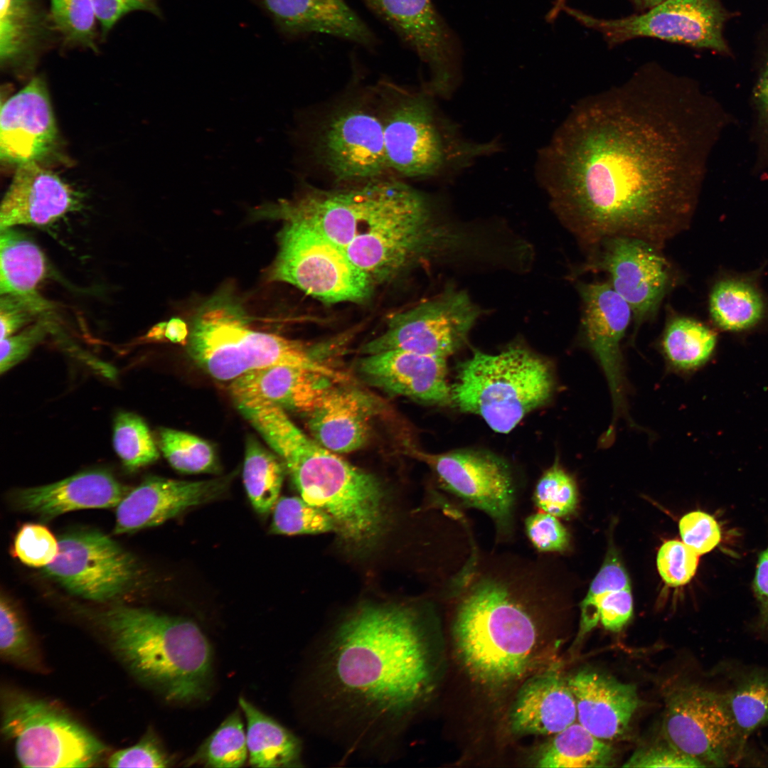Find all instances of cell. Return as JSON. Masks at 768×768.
Returning <instances> with one entry per match:
<instances>
[{
	"mask_svg": "<svg viewBox=\"0 0 768 768\" xmlns=\"http://www.w3.org/2000/svg\"><path fill=\"white\" fill-rule=\"evenodd\" d=\"M238 408L278 455L300 497L330 516L342 540L358 550L375 543L386 521L377 478L306 434L281 407L251 400Z\"/></svg>",
	"mask_w": 768,
	"mask_h": 768,
	"instance_id": "5",
	"label": "cell"
},
{
	"mask_svg": "<svg viewBox=\"0 0 768 768\" xmlns=\"http://www.w3.org/2000/svg\"><path fill=\"white\" fill-rule=\"evenodd\" d=\"M1 656L23 668L41 671V659L34 640L21 616L5 596L0 601Z\"/></svg>",
	"mask_w": 768,
	"mask_h": 768,
	"instance_id": "42",
	"label": "cell"
},
{
	"mask_svg": "<svg viewBox=\"0 0 768 768\" xmlns=\"http://www.w3.org/2000/svg\"><path fill=\"white\" fill-rule=\"evenodd\" d=\"M626 767H704L699 760L681 752L665 740L636 750L623 765Z\"/></svg>",
	"mask_w": 768,
	"mask_h": 768,
	"instance_id": "54",
	"label": "cell"
},
{
	"mask_svg": "<svg viewBox=\"0 0 768 768\" xmlns=\"http://www.w3.org/2000/svg\"><path fill=\"white\" fill-rule=\"evenodd\" d=\"M481 314L464 291L449 287L438 297L395 316L361 351L369 355L400 350L446 358L464 343Z\"/></svg>",
	"mask_w": 768,
	"mask_h": 768,
	"instance_id": "18",
	"label": "cell"
},
{
	"mask_svg": "<svg viewBox=\"0 0 768 768\" xmlns=\"http://www.w3.org/2000/svg\"><path fill=\"white\" fill-rule=\"evenodd\" d=\"M159 0H92L100 36L105 39L116 24L134 11H146L162 18Z\"/></svg>",
	"mask_w": 768,
	"mask_h": 768,
	"instance_id": "55",
	"label": "cell"
},
{
	"mask_svg": "<svg viewBox=\"0 0 768 768\" xmlns=\"http://www.w3.org/2000/svg\"><path fill=\"white\" fill-rule=\"evenodd\" d=\"M58 552V540L41 524L26 523L18 531L13 553L23 564L44 567L50 564Z\"/></svg>",
	"mask_w": 768,
	"mask_h": 768,
	"instance_id": "47",
	"label": "cell"
},
{
	"mask_svg": "<svg viewBox=\"0 0 768 768\" xmlns=\"http://www.w3.org/2000/svg\"><path fill=\"white\" fill-rule=\"evenodd\" d=\"M567 0H553L552 6L546 15V20L549 23H553L555 21L560 13L562 11L563 7L567 4Z\"/></svg>",
	"mask_w": 768,
	"mask_h": 768,
	"instance_id": "60",
	"label": "cell"
},
{
	"mask_svg": "<svg viewBox=\"0 0 768 768\" xmlns=\"http://www.w3.org/2000/svg\"><path fill=\"white\" fill-rule=\"evenodd\" d=\"M437 200L388 176L341 186L326 198L321 225L373 281L437 255L450 232Z\"/></svg>",
	"mask_w": 768,
	"mask_h": 768,
	"instance_id": "4",
	"label": "cell"
},
{
	"mask_svg": "<svg viewBox=\"0 0 768 768\" xmlns=\"http://www.w3.org/2000/svg\"><path fill=\"white\" fill-rule=\"evenodd\" d=\"M107 762L110 767H169L174 761L149 730L137 744L113 753Z\"/></svg>",
	"mask_w": 768,
	"mask_h": 768,
	"instance_id": "49",
	"label": "cell"
},
{
	"mask_svg": "<svg viewBox=\"0 0 768 768\" xmlns=\"http://www.w3.org/2000/svg\"><path fill=\"white\" fill-rule=\"evenodd\" d=\"M359 370L373 385L432 405L452 403L446 358L390 350L366 355Z\"/></svg>",
	"mask_w": 768,
	"mask_h": 768,
	"instance_id": "23",
	"label": "cell"
},
{
	"mask_svg": "<svg viewBox=\"0 0 768 768\" xmlns=\"http://www.w3.org/2000/svg\"><path fill=\"white\" fill-rule=\"evenodd\" d=\"M282 222L269 279L327 302H358L369 294L372 282L343 249L302 223Z\"/></svg>",
	"mask_w": 768,
	"mask_h": 768,
	"instance_id": "12",
	"label": "cell"
},
{
	"mask_svg": "<svg viewBox=\"0 0 768 768\" xmlns=\"http://www.w3.org/2000/svg\"><path fill=\"white\" fill-rule=\"evenodd\" d=\"M188 330L186 323L178 318H173L166 323L165 337L172 342L186 344Z\"/></svg>",
	"mask_w": 768,
	"mask_h": 768,
	"instance_id": "59",
	"label": "cell"
},
{
	"mask_svg": "<svg viewBox=\"0 0 768 768\" xmlns=\"http://www.w3.org/2000/svg\"><path fill=\"white\" fill-rule=\"evenodd\" d=\"M669 265L660 251L640 240H605L584 270L609 273L610 284L629 304L636 325L656 313L670 282Z\"/></svg>",
	"mask_w": 768,
	"mask_h": 768,
	"instance_id": "20",
	"label": "cell"
},
{
	"mask_svg": "<svg viewBox=\"0 0 768 768\" xmlns=\"http://www.w3.org/2000/svg\"><path fill=\"white\" fill-rule=\"evenodd\" d=\"M242 306L228 292L210 298L194 317L188 339L193 360L212 378L233 381L271 366L311 370L337 383L346 373L321 361L300 341L254 329Z\"/></svg>",
	"mask_w": 768,
	"mask_h": 768,
	"instance_id": "8",
	"label": "cell"
},
{
	"mask_svg": "<svg viewBox=\"0 0 768 768\" xmlns=\"http://www.w3.org/2000/svg\"><path fill=\"white\" fill-rule=\"evenodd\" d=\"M599 621L611 631H619L629 621L633 613L631 587L613 590L606 594L599 602Z\"/></svg>",
	"mask_w": 768,
	"mask_h": 768,
	"instance_id": "57",
	"label": "cell"
},
{
	"mask_svg": "<svg viewBox=\"0 0 768 768\" xmlns=\"http://www.w3.org/2000/svg\"><path fill=\"white\" fill-rule=\"evenodd\" d=\"M43 574L69 593L106 602L134 590L142 577L136 558L109 536L92 529L63 534L55 560Z\"/></svg>",
	"mask_w": 768,
	"mask_h": 768,
	"instance_id": "14",
	"label": "cell"
},
{
	"mask_svg": "<svg viewBox=\"0 0 768 768\" xmlns=\"http://www.w3.org/2000/svg\"><path fill=\"white\" fill-rule=\"evenodd\" d=\"M363 1L427 66L423 87L436 97H452L462 80V47L432 0Z\"/></svg>",
	"mask_w": 768,
	"mask_h": 768,
	"instance_id": "16",
	"label": "cell"
},
{
	"mask_svg": "<svg viewBox=\"0 0 768 768\" xmlns=\"http://www.w3.org/2000/svg\"><path fill=\"white\" fill-rule=\"evenodd\" d=\"M713 321L728 331H741L757 324L763 317V299L751 284L736 279L718 282L710 296Z\"/></svg>",
	"mask_w": 768,
	"mask_h": 768,
	"instance_id": "37",
	"label": "cell"
},
{
	"mask_svg": "<svg viewBox=\"0 0 768 768\" xmlns=\"http://www.w3.org/2000/svg\"><path fill=\"white\" fill-rule=\"evenodd\" d=\"M2 735L23 767H90L107 747L60 706L14 688L1 695Z\"/></svg>",
	"mask_w": 768,
	"mask_h": 768,
	"instance_id": "11",
	"label": "cell"
},
{
	"mask_svg": "<svg viewBox=\"0 0 768 768\" xmlns=\"http://www.w3.org/2000/svg\"><path fill=\"white\" fill-rule=\"evenodd\" d=\"M91 614L126 668L166 700L190 703L208 694L212 649L194 622L124 605Z\"/></svg>",
	"mask_w": 768,
	"mask_h": 768,
	"instance_id": "6",
	"label": "cell"
},
{
	"mask_svg": "<svg viewBox=\"0 0 768 768\" xmlns=\"http://www.w3.org/2000/svg\"><path fill=\"white\" fill-rule=\"evenodd\" d=\"M722 693L737 733L742 759L750 737L768 725V670L746 671Z\"/></svg>",
	"mask_w": 768,
	"mask_h": 768,
	"instance_id": "35",
	"label": "cell"
},
{
	"mask_svg": "<svg viewBox=\"0 0 768 768\" xmlns=\"http://www.w3.org/2000/svg\"><path fill=\"white\" fill-rule=\"evenodd\" d=\"M57 127L44 81L33 78L1 105L0 156L7 164L39 162L57 142Z\"/></svg>",
	"mask_w": 768,
	"mask_h": 768,
	"instance_id": "22",
	"label": "cell"
},
{
	"mask_svg": "<svg viewBox=\"0 0 768 768\" xmlns=\"http://www.w3.org/2000/svg\"><path fill=\"white\" fill-rule=\"evenodd\" d=\"M562 11L599 33L609 46L649 37L730 53L723 35L729 14L719 0H667L641 14L619 18H597L567 4Z\"/></svg>",
	"mask_w": 768,
	"mask_h": 768,
	"instance_id": "13",
	"label": "cell"
},
{
	"mask_svg": "<svg viewBox=\"0 0 768 768\" xmlns=\"http://www.w3.org/2000/svg\"><path fill=\"white\" fill-rule=\"evenodd\" d=\"M239 704L246 719L250 764L255 767H300L299 740L245 698H239Z\"/></svg>",
	"mask_w": 768,
	"mask_h": 768,
	"instance_id": "32",
	"label": "cell"
},
{
	"mask_svg": "<svg viewBox=\"0 0 768 768\" xmlns=\"http://www.w3.org/2000/svg\"><path fill=\"white\" fill-rule=\"evenodd\" d=\"M578 291L583 302L584 340L603 371L612 398V419L601 437L612 443L619 418L631 427L634 424L628 410L629 386L620 348L633 313L610 283H580Z\"/></svg>",
	"mask_w": 768,
	"mask_h": 768,
	"instance_id": "19",
	"label": "cell"
},
{
	"mask_svg": "<svg viewBox=\"0 0 768 768\" xmlns=\"http://www.w3.org/2000/svg\"><path fill=\"white\" fill-rule=\"evenodd\" d=\"M656 564L663 581L678 587L687 584L695 575L698 555L683 541L670 540L658 550Z\"/></svg>",
	"mask_w": 768,
	"mask_h": 768,
	"instance_id": "48",
	"label": "cell"
},
{
	"mask_svg": "<svg viewBox=\"0 0 768 768\" xmlns=\"http://www.w3.org/2000/svg\"><path fill=\"white\" fill-rule=\"evenodd\" d=\"M270 530L274 534L304 535L335 532L332 519L301 497H281L273 510Z\"/></svg>",
	"mask_w": 768,
	"mask_h": 768,
	"instance_id": "44",
	"label": "cell"
},
{
	"mask_svg": "<svg viewBox=\"0 0 768 768\" xmlns=\"http://www.w3.org/2000/svg\"><path fill=\"white\" fill-rule=\"evenodd\" d=\"M452 403L480 416L494 431L508 433L555 389L551 366L521 345L496 354L479 351L459 365Z\"/></svg>",
	"mask_w": 768,
	"mask_h": 768,
	"instance_id": "9",
	"label": "cell"
},
{
	"mask_svg": "<svg viewBox=\"0 0 768 768\" xmlns=\"http://www.w3.org/2000/svg\"><path fill=\"white\" fill-rule=\"evenodd\" d=\"M533 501L540 511L557 518L567 517L575 512L578 502L576 483L558 460L538 481Z\"/></svg>",
	"mask_w": 768,
	"mask_h": 768,
	"instance_id": "45",
	"label": "cell"
},
{
	"mask_svg": "<svg viewBox=\"0 0 768 768\" xmlns=\"http://www.w3.org/2000/svg\"><path fill=\"white\" fill-rule=\"evenodd\" d=\"M637 7L641 9H651L667 0H631Z\"/></svg>",
	"mask_w": 768,
	"mask_h": 768,
	"instance_id": "62",
	"label": "cell"
},
{
	"mask_svg": "<svg viewBox=\"0 0 768 768\" xmlns=\"http://www.w3.org/2000/svg\"><path fill=\"white\" fill-rule=\"evenodd\" d=\"M577 707L567 679L555 669L529 678L519 690L509 716L517 735H553L575 722Z\"/></svg>",
	"mask_w": 768,
	"mask_h": 768,
	"instance_id": "30",
	"label": "cell"
},
{
	"mask_svg": "<svg viewBox=\"0 0 768 768\" xmlns=\"http://www.w3.org/2000/svg\"><path fill=\"white\" fill-rule=\"evenodd\" d=\"M665 740L705 767L740 762L739 740L722 693L688 684L671 690L663 720Z\"/></svg>",
	"mask_w": 768,
	"mask_h": 768,
	"instance_id": "15",
	"label": "cell"
},
{
	"mask_svg": "<svg viewBox=\"0 0 768 768\" xmlns=\"http://www.w3.org/2000/svg\"><path fill=\"white\" fill-rule=\"evenodd\" d=\"M373 88L393 176L450 181L501 149L495 139L476 142L466 137L423 87L412 90L381 80Z\"/></svg>",
	"mask_w": 768,
	"mask_h": 768,
	"instance_id": "7",
	"label": "cell"
},
{
	"mask_svg": "<svg viewBox=\"0 0 768 768\" xmlns=\"http://www.w3.org/2000/svg\"><path fill=\"white\" fill-rule=\"evenodd\" d=\"M309 142L313 159L334 186L392 176L373 86L334 103L314 124Z\"/></svg>",
	"mask_w": 768,
	"mask_h": 768,
	"instance_id": "10",
	"label": "cell"
},
{
	"mask_svg": "<svg viewBox=\"0 0 768 768\" xmlns=\"http://www.w3.org/2000/svg\"><path fill=\"white\" fill-rule=\"evenodd\" d=\"M48 308V302L38 295H1V340L13 335L18 329L32 322Z\"/></svg>",
	"mask_w": 768,
	"mask_h": 768,
	"instance_id": "51",
	"label": "cell"
},
{
	"mask_svg": "<svg viewBox=\"0 0 768 768\" xmlns=\"http://www.w3.org/2000/svg\"><path fill=\"white\" fill-rule=\"evenodd\" d=\"M55 33L40 0H0L1 65L30 63Z\"/></svg>",
	"mask_w": 768,
	"mask_h": 768,
	"instance_id": "31",
	"label": "cell"
},
{
	"mask_svg": "<svg viewBox=\"0 0 768 768\" xmlns=\"http://www.w3.org/2000/svg\"><path fill=\"white\" fill-rule=\"evenodd\" d=\"M78 203L73 188L55 173L39 162L21 164L1 201L0 230L49 224L73 210Z\"/></svg>",
	"mask_w": 768,
	"mask_h": 768,
	"instance_id": "25",
	"label": "cell"
},
{
	"mask_svg": "<svg viewBox=\"0 0 768 768\" xmlns=\"http://www.w3.org/2000/svg\"><path fill=\"white\" fill-rule=\"evenodd\" d=\"M166 323H161L155 326L148 334L149 338L161 339L165 337Z\"/></svg>",
	"mask_w": 768,
	"mask_h": 768,
	"instance_id": "61",
	"label": "cell"
},
{
	"mask_svg": "<svg viewBox=\"0 0 768 768\" xmlns=\"http://www.w3.org/2000/svg\"><path fill=\"white\" fill-rule=\"evenodd\" d=\"M614 757L612 746L575 722L542 746L535 762L543 768L606 767Z\"/></svg>",
	"mask_w": 768,
	"mask_h": 768,
	"instance_id": "34",
	"label": "cell"
},
{
	"mask_svg": "<svg viewBox=\"0 0 768 768\" xmlns=\"http://www.w3.org/2000/svg\"><path fill=\"white\" fill-rule=\"evenodd\" d=\"M449 597L457 651L473 678L502 686L532 669L550 603L540 560L474 556L452 582Z\"/></svg>",
	"mask_w": 768,
	"mask_h": 768,
	"instance_id": "3",
	"label": "cell"
},
{
	"mask_svg": "<svg viewBox=\"0 0 768 768\" xmlns=\"http://www.w3.org/2000/svg\"><path fill=\"white\" fill-rule=\"evenodd\" d=\"M715 343L716 335L708 326L693 319L678 316L667 324L661 345L671 368L687 371L705 363Z\"/></svg>",
	"mask_w": 768,
	"mask_h": 768,
	"instance_id": "38",
	"label": "cell"
},
{
	"mask_svg": "<svg viewBox=\"0 0 768 768\" xmlns=\"http://www.w3.org/2000/svg\"><path fill=\"white\" fill-rule=\"evenodd\" d=\"M679 531L683 542L698 555L711 551L721 539L715 519L700 511L683 516L679 521Z\"/></svg>",
	"mask_w": 768,
	"mask_h": 768,
	"instance_id": "52",
	"label": "cell"
},
{
	"mask_svg": "<svg viewBox=\"0 0 768 768\" xmlns=\"http://www.w3.org/2000/svg\"><path fill=\"white\" fill-rule=\"evenodd\" d=\"M48 322L38 320L16 335L1 340L0 372L4 373L24 359L46 336Z\"/></svg>",
	"mask_w": 768,
	"mask_h": 768,
	"instance_id": "56",
	"label": "cell"
},
{
	"mask_svg": "<svg viewBox=\"0 0 768 768\" xmlns=\"http://www.w3.org/2000/svg\"><path fill=\"white\" fill-rule=\"evenodd\" d=\"M567 681L580 724L602 740L618 738L626 732L639 705L634 684L590 670L580 671Z\"/></svg>",
	"mask_w": 768,
	"mask_h": 768,
	"instance_id": "26",
	"label": "cell"
},
{
	"mask_svg": "<svg viewBox=\"0 0 768 768\" xmlns=\"http://www.w3.org/2000/svg\"><path fill=\"white\" fill-rule=\"evenodd\" d=\"M246 731L238 710L233 712L185 762V766L235 768L247 757Z\"/></svg>",
	"mask_w": 768,
	"mask_h": 768,
	"instance_id": "39",
	"label": "cell"
},
{
	"mask_svg": "<svg viewBox=\"0 0 768 768\" xmlns=\"http://www.w3.org/2000/svg\"><path fill=\"white\" fill-rule=\"evenodd\" d=\"M412 454L425 462L444 488L462 503L487 514L501 540L512 535L517 493L512 471L504 460L474 449L436 454L413 449Z\"/></svg>",
	"mask_w": 768,
	"mask_h": 768,
	"instance_id": "17",
	"label": "cell"
},
{
	"mask_svg": "<svg viewBox=\"0 0 768 768\" xmlns=\"http://www.w3.org/2000/svg\"><path fill=\"white\" fill-rule=\"evenodd\" d=\"M158 444L169 464L178 471L217 473L220 469L212 445L196 435L161 427L158 432Z\"/></svg>",
	"mask_w": 768,
	"mask_h": 768,
	"instance_id": "41",
	"label": "cell"
},
{
	"mask_svg": "<svg viewBox=\"0 0 768 768\" xmlns=\"http://www.w3.org/2000/svg\"><path fill=\"white\" fill-rule=\"evenodd\" d=\"M753 589L759 611L758 627L768 631V547L759 556Z\"/></svg>",
	"mask_w": 768,
	"mask_h": 768,
	"instance_id": "58",
	"label": "cell"
},
{
	"mask_svg": "<svg viewBox=\"0 0 768 768\" xmlns=\"http://www.w3.org/2000/svg\"><path fill=\"white\" fill-rule=\"evenodd\" d=\"M418 610L366 604L331 637L319 667L324 695L364 727L404 720L428 693L432 671Z\"/></svg>",
	"mask_w": 768,
	"mask_h": 768,
	"instance_id": "2",
	"label": "cell"
},
{
	"mask_svg": "<svg viewBox=\"0 0 768 768\" xmlns=\"http://www.w3.org/2000/svg\"><path fill=\"white\" fill-rule=\"evenodd\" d=\"M525 529L528 540L540 553L565 551L570 544L567 529L556 516L540 511L528 516Z\"/></svg>",
	"mask_w": 768,
	"mask_h": 768,
	"instance_id": "50",
	"label": "cell"
},
{
	"mask_svg": "<svg viewBox=\"0 0 768 768\" xmlns=\"http://www.w3.org/2000/svg\"><path fill=\"white\" fill-rule=\"evenodd\" d=\"M627 587H631L630 581L624 567L615 554H609L580 604V623L577 643L592 630L599 621V606L602 597L611 591Z\"/></svg>",
	"mask_w": 768,
	"mask_h": 768,
	"instance_id": "46",
	"label": "cell"
},
{
	"mask_svg": "<svg viewBox=\"0 0 768 768\" xmlns=\"http://www.w3.org/2000/svg\"><path fill=\"white\" fill-rule=\"evenodd\" d=\"M130 491L110 472L95 469L22 489L16 494V501L22 510L51 519L76 510L117 506Z\"/></svg>",
	"mask_w": 768,
	"mask_h": 768,
	"instance_id": "27",
	"label": "cell"
},
{
	"mask_svg": "<svg viewBox=\"0 0 768 768\" xmlns=\"http://www.w3.org/2000/svg\"><path fill=\"white\" fill-rule=\"evenodd\" d=\"M752 102L758 165L768 169V50L757 76Z\"/></svg>",
	"mask_w": 768,
	"mask_h": 768,
	"instance_id": "53",
	"label": "cell"
},
{
	"mask_svg": "<svg viewBox=\"0 0 768 768\" xmlns=\"http://www.w3.org/2000/svg\"><path fill=\"white\" fill-rule=\"evenodd\" d=\"M113 444L124 466L135 470L155 462L156 446L144 421L131 412H120L114 420Z\"/></svg>",
	"mask_w": 768,
	"mask_h": 768,
	"instance_id": "43",
	"label": "cell"
},
{
	"mask_svg": "<svg viewBox=\"0 0 768 768\" xmlns=\"http://www.w3.org/2000/svg\"><path fill=\"white\" fill-rule=\"evenodd\" d=\"M46 272L39 247L14 228L0 233V294L36 297Z\"/></svg>",
	"mask_w": 768,
	"mask_h": 768,
	"instance_id": "33",
	"label": "cell"
},
{
	"mask_svg": "<svg viewBox=\"0 0 768 768\" xmlns=\"http://www.w3.org/2000/svg\"><path fill=\"white\" fill-rule=\"evenodd\" d=\"M48 14L63 46L98 51V22L92 0H50Z\"/></svg>",
	"mask_w": 768,
	"mask_h": 768,
	"instance_id": "40",
	"label": "cell"
},
{
	"mask_svg": "<svg viewBox=\"0 0 768 768\" xmlns=\"http://www.w3.org/2000/svg\"><path fill=\"white\" fill-rule=\"evenodd\" d=\"M337 384L306 415V422L311 436L322 446L337 454L349 453L367 442L376 409L367 394Z\"/></svg>",
	"mask_w": 768,
	"mask_h": 768,
	"instance_id": "28",
	"label": "cell"
},
{
	"mask_svg": "<svg viewBox=\"0 0 768 768\" xmlns=\"http://www.w3.org/2000/svg\"><path fill=\"white\" fill-rule=\"evenodd\" d=\"M335 384L330 378L306 369L271 366L250 371L230 382L233 400H262L305 415L321 402Z\"/></svg>",
	"mask_w": 768,
	"mask_h": 768,
	"instance_id": "29",
	"label": "cell"
},
{
	"mask_svg": "<svg viewBox=\"0 0 768 768\" xmlns=\"http://www.w3.org/2000/svg\"><path fill=\"white\" fill-rule=\"evenodd\" d=\"M287 39L326 34L368 49L377 38L345 0H251Z\"/></svg>",
	"mask_w": 768,
	"mask_h": 768,
	"instance_id": "24",
	"label": "cell"
},
{
	"mask_svg": "<svg viewBox=\"0 0 768 768\" xmlns=\"http://www.w3.org/2000/svg\"><path fill=\"white\" fill-rule=\"evenodd\" d=\"M729 121L693 81L649 63L575 105L540 149L536 178L590 256L614 237L661 251L688 227Z\"/></svg>",
	"mask_w": 768,
	"mask_h": 768,
	"instance_id": "1",
	"label": "cell"
},
{
	"mask_svg": "<svg viewBox=\"0 0 768 768\" xmlns=\"http://www.w3.org/2000/svg\"><path fill=\"white\" fill-rule=\"evenodd\" d=\"M285 470L279 457L253 436L247 437L243 484L253 508L259 514L267 515L273 510L279 498Z\"/></svg>",
	"mask_w": 768,
	"mask_h": 768,
	"instance_id": "36",
	"label": "cell"
},
{
	"mask_svg": "<svg viewBox=\"0 0 768 768\" xmlns=\"http://www.w3.org/2000/svg\"><path fill=\"white\" fill-rule=\"evenodd\" d=\"M234 477L235 472L196 481L147 477L117 505L114 533L159 526L190 508L215 500L227 491Z\"/></svg>",
	"mask_w": 768,
	"mask_h": 768,
	"instance_id": "21",
	"label": "cell"
}]
</instances>
